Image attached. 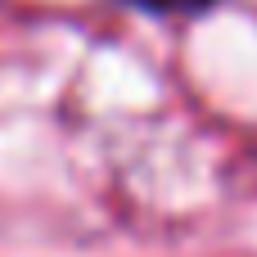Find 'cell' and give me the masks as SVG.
<instances>
[{"instance_id":"obj_1","label":"cell","mask_w":257,"mask_h":257,"mask_svg":"<svg viewBox=\"0 0 257 257\" xmlns=\"http://www.w3.org/2000/svg\"><path fill=\"white\" fill-rule=\"evenodd\" d=\"M126 5L140 14H158V18H194V14H208L217 0H126Z\"/></svg>"}]
</instances>
